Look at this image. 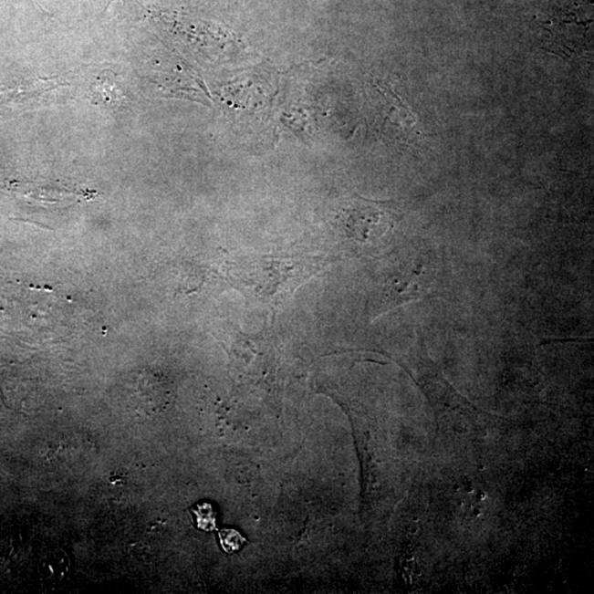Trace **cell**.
Listing matches in <instances>:
<instances>
[{"label": "cell", "instance_id": "5", "mask_svg": "<svg viewBox=\"0 0 594 594\" xmlns=\"http://www.w3.org/2000/svg\"><path fill=\"white\" fill-rule=\"evenodd\" d=\"M196 516V526L203 531H213L216 528V513L210 503H200L192 508Z\"/></svg>", "mask_w": 594, "mask_h": 594}, {"label": "cell", "instance_id": "6", "mask_svg": "<svg viewBox=\"0 0 594 594\" xmlns=\"http://www.w3.org/2000/svg\"><path fill=\"white\" fill-rule=\"evenodd\" d=\"M222 547L226 553L233 554L242 548L245 539L235 529L227 528L219 532Z\"/></svg>", "mask_w": 594, "mask_h": 594}, {"label": "cell", "instance_id": "2", "mask_svg": "<svg viewBox=\"0 0 594 594\" xmlns=\"http://www.w3.org/2000/svg\"><path fill=\"white\" fill-rule=\"evenodd\" d=\"M436 280L437 269L432 255L422 250L412 255L380 288L371 304L372 315L378 318L402 305L419 301L432 291Z\"/></svg>", "mask_w": 594, "mask_h": 594}, {"label": "cell", "instance_id": "4", "mask_svg": "<svg viewBox=\"0 0 594 594\" xmlns=\"http://www.w3.org/2000/svg\"><path fill=\"white\" fill-rule=\"evenodd\" d=\"M44 568L47 581L57 582L63 579L68 569V556L60 549L51 551L45 559Z\"/></svg>", "mask_w": 594, "mask_h": 594}, {"label": "cell", "instance_id": "3", "mask_svg": "<svg viewBox=\"0 0 594 594\" xmlns=\"http://www.w3.org/2000/svg\"><path fill=\"white\" fill-rule=\"evenodd\" d=\"M396 214L389 203L352 198L342 208L341 218L349 237L360 243L373 242L393 227Z\"/></svg>", "mask_w": 594, "mask_h": 594}, {"label": "cell", "instance_id": "1", "mask_svg": "<svg viewBox=\"0 0 594 594\" xmlns=\"http://www.w3.org/2000/svg\"><path fill=\"white\" fill-rule=\"evenodd\" d=\"M315 259H243L229 267V279L245 297L261 303H280L312 277Z\"/></svg>", "mask_w": 594, "mask_h": 594}]
</instances>
